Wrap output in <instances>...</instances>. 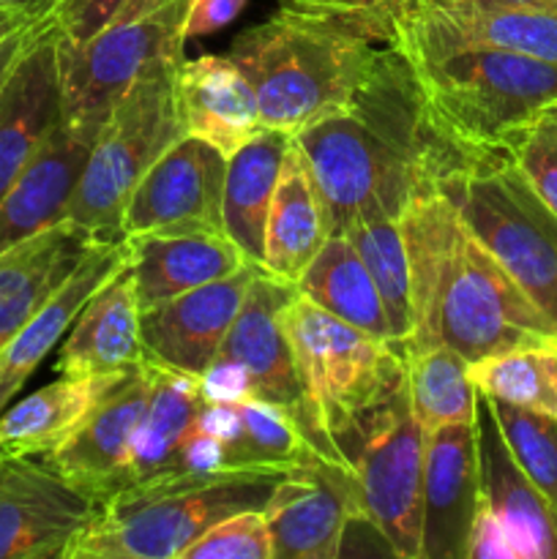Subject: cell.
<instances>
[{"label":"cell","instance_id":"1","mask_svg":"<svg viewBox=\"0 0 557 559\" xmlns=\"http://www.w3.org/2000/svg\"><path fill=\"white\" fill-rule=\"evenodd\" d=\"M328 207L331 235L358 218H402L420 197L475 167L431 112L413 69L393 44L380 49L364 85L344 107L293 134Z\"/></svg>","mask_w":557,"mask_h":559},{"label":"cell","instance_id":"2","mask_svg":"<svg viewBox=\"0 0 557 559\" xmlns=\"http://www.w3.org/2000/svg\"><path fill=\"white\" fill-rule=\"evenodd\" d=\"M413 273L415 325L399 349L442 344L467 364L557 344V328L470 235L446 194L415 200L399 218Z\"/></svg>","mask_w":557,"mask_h":559},{"label":"cell","instance_id":"3","mask_svg":"<svg viewBox=\"0 0 557 559\" xmlns=\"http://www.w3.org/2000/svg\"><path fill=\"white\" fill-rule=\"evenodd\" d=\"M393 47L437 123L478 156L508 153L541 112L557 107V63L470 41L424 3L399 16Z\"/></svg>","mask_w":557,"mask_h":559},{"label":"cell","instance_id":"4","mask_svg":"<svg viewBox=\"0 0 557 559\" xmlns=\"http://www.w3.org/2000/svg\"><path fill=\"white\" fill-rule=\"evenodd\" d=\"M382 47L388 44L353 22L304 0H284L276 14L235 38L229 60L249 80L262 126L293 136L344 107Z\"/></svg>","mask_w":557,"mask_h":559},{"label":"cell","instance_id":"5","mask_svg":"<svg viewBox=\"0 0 557 559\" xmlns=\"http://www.w3.org/2000/svg\"><path fill=\"white\" fill-rule=\"evenodd\" d=\"M287 469L224 467L173 473L107 497L69 559H183L205 530L240 511H262Z\"/></svg>","mask_w":557,"mask_h":559},{"label":"cell","instance_id":"6","mask_svg":"<svg viewBox=\"0 0 557 559\" xmlns=\"http://www.w3.org/2000/svg\"><path fill=\"white\" fill-rule=\"evenodd\" d=\"M284 322L304 393L300 431L317 456L349 467L339 440L402 385V349L328 314L300 293L287 304Z\"/></svg>","mask_w":557,"mask_h":559},{"label":"cell","instance_id":"7","mask_svg":"<svg viewBox=\"0 0 557 559\" xmlns=\"http://www.w3.org/2000/svg\"><path fill=\"white\" fill-rule=\"evenodd\" d=\"M180 63L183 60L156 63L115 104L71 197L69 222L98 238L123 240V213L137 183L164 151L186 136L175 96Z\"/></svg>","mask_w":557,"mask_h":559},{"label":"cell","instance_id":"8","mask_svg":"<svg viewBox=\"0 0 557 559\" xmlns=\"http://www.w3.org/2000/svg\"><path fill=\"white\" fill-rule=\"evenodd\" d=\"M475 240L557 328V213L508 153H495L440 189Z\"/></svg>","mask_w":557,"mask_h":559},{"label":"cell","instance_id":"9","mask_svg":"<svg viewBox=\"0 0 557 559\" xmlns=\"http://www.w3.org/2000/svg\"><path fill=\"white\" fill-rule=\"evenodd\" d=\"M424 440L426 431L410 409L404 382L339 440L358 480L364 513L402 559H420Z\"/></svg>","mask_w":557,"mask_h":559},{"label":"cell","instance_id":"10","mask_svg":"<svg viewBox=\"0 0 557 559\" xmlns=\"http://www.w3.org/2000/svg\"><path fill=\"white\" fill-rule=\"evenodd\" d=\"M191 0H169L140 16L118 20L80 44L58 41L63 120H107L123 93L164 60H183V20Z\"/></svg>","mask_w":557,"mask_h":559},{"label":"cell","instance_id":"11","mask_svg":"<svg viewBox=\"0 0 557 559\" xmlns=\"http://www.w3.org/2000/svg\"><path fill=\"white\" fill-rule=\"evenodd\" d=\"M98 508L44 459L0 453V559H69Z\"/></svg>","mask_w":557,"mask_h":559},{"label":"cell","instance_id":"12","mask_svg":"<svg viewBox=\"0 0 557 559\" xmlns=\"http://www.w3.org/2000/svg\"><path fill=\"white\" fill-rule=\"evenodd\" d=\"M224 175L227 156L218 147L180 136L137 183L123 213V235H224Z\"/></svg>","mask_w":557,"mask_h":559},{"label":"cell","instance_id":"13","mask_svg":"<svg viewBox=\"0 0 557 559\" xmlns=\"http://www.w3.org/2000/svg\"><path fill=\"white\" fill-rule=\"evenodd\" d=\"M358 511L364 506L349 467L311 456L287 469L262 508L271 559H336L344 524Z\"/></svg>","mask_w":557,"mask_h":559},{"label":"cell","instance_id":"14","mask_svg":"<svg viewBox=\"0 0 557 559\" xmlns=\"http://www.w3.org/2000/svg\"><path fill=\"white\" fill-rule=\"evenodd\" d=\"M151 393V371L142 360L126 369L98 396L74 435L42 456L55 473L63 475L98 500L118 495L129 486L131 440L140 424L142 407Z\"/></svg>","mask_w":557,"mask_h":559},{"label":"cell","instance_id":"15","mask_svg":"<svg viewBox=\"0 0 557 559\" xmlns=\"http://www.w3.org/2000/svg\"><path fill=\"white\" fill-rule=\"evenodd\" d=\"M257 271L260 265H246L229 276L142 309L140 336L145 360L183 374H200L222 353Z\"/></svg>","mask_w":557,"mask_h":559},{"label":"cell","instance_id":"16","mask_svg":"<svg viewBox=\"0 0 557 559\" xmlns=\"http://www.w3.org/2000/svg\"><path fill=\"white\" fill-rule=\"evenodd\" d=\"M58 41L52 14H44L0 91V200L63 120Z\"/></svg>","mask_w":557,"mask_h":559},{"label":"cell","instance_id":"17","mask_svg":"<svg viewBox=\"0 0 557 559\" xmlns=\"http://www.w3.org/2000/svg\"><path fill=\"white\" fill-rule=\"evenodd\" d=\"M478 506L475 420L426 431L420 559H467V535Z\"/></svg>","mask_w":557,"mask_h":559},{"label":"cell","instance_id":"18","mask_svg":"<svg viewBox=\"0 0 557 559\" xmlns=\"http://www.w3.org/2000/svg\"><path fill=\"white\" fill-rule=\"evenodd\" d=\"M295 293V284L282 282L260 267L246 289L244 304L218 355L244 364L254 377L257 396L287 409L300 429L306 413L304 393L284 322V311Z\"/></svg>","mask_w":557,"mask_h":559},{"label":"cell","instance_id":"19","mask_svg":"<svg viewBox=\"0 0 557 559\" xmlns=\"http://www.w3.org/2000/svg\"><path fill=\"white\" fill-rule=\"evenodd\" d=\"M98 129V123L71 120L55 126L33 162L0 200V254L52 224L66 222Z\"/></svg>","mask_w":557,"mask_h":559},{"label":"cell","instance_id":"20","mask_svg":"<svg viewBox=\"0 0 557 559\" xmlns=\"http://www.w3.org/2000/svg\"><path fill=\"white\" fill-rule=\"evenodd\" d=\"M481 502L508 530L519 559H557V516L508 451L489 402L475 407Z\"/></svg>","mask_w":557,"mask_h":559},{"label":"cell","instance_id":"21","mask_svg":"<svg viewBox=\"0 0 557 559\" xmlns=\"http://www.w3.org/2000/svg\"><path fill=\"white\" fill-rule=\"evenodd\" d=\"M98 240L107 238L66 218L0 254V349L69 282Z\"/></svg>","mask_w":557,"mask_h":559},{"label":"cell","instance_id":"22","mask_svg":"<svg viewBox=\"0 0 557 559\" xmlns=\"http://www.w3.org/2000/svg\"><path fill=\"white\" fill-rule=\"evenodd\" d=\"M175 96L186 134L218 147L224 156H233L265 129L254 91L229 55L183 60L175 74Z\"/></svg>","mask_w":557,"mask_h":559},{"label":"cell","instance_id":"23","mask_svg":"<svg viewBox=\"0 0 557 559\" xmlns=\"http://www.w3.org/2000/svg\"><path fill=\"white\" fill-rule=\"evenodd\" d=\"M145 360L140 336V304L129 260L93 293L66 333L55 369L60 374L107 377Z\"/></svg>","mask_w":557,"mask_h":559},{"label":"cell","instance_id":"24","mask_svg":"<svg viewBox=\"0 0 557 559\" xmlns=\"http://www.w3.org/2000/svg\"><path fill=\"white\" fill-rule=\"evenodd\" d=\"M126 246L123 240H98L85 260L80 262L69 282L42 306L36 317L0 349V413L14 402L33 371L44 364L49 353L58 347L71 331L80 311L93 298L98 287L109 276L123 267Z\"/></svg>","mask_w":557,"mask_h":559},{"label":"cell","instance_id":"25","mask_svg":"<svg viewBox=\"0 0 557 559\" xmlns=\"http://www.w3.org/2000/svg\"><path fill=\"white\" fill-rule=\"evenodd\" d=\"M140 311L254 265L227 235H123Z\"/></svg>","mask_w":557,"mask_h":559},{"label":"cell","instance_id":"26","mask_svg":"<svg viewBox=\"0 0 557 559\" xmlns=\"http://www.w3.org/2000/svg\"><path fill=\"white\" fill-rule=\"evenodd\" d=\"M328 235H331V222L320 186L300 147L289 140L268 211L262 267L282 282L298 284Z\"/></svg>","mask_w":557,"mask_h":559},{"label":"cell","instance_id":"27","mask_svg":"<svg viewBox=\"0 0 557 559\" xmlns=\"http://www.w3.org/2000/svg\"><path fill=\"white\" fill-rule=\"evenodd\" d=\"M289 140L293 136L284 131L262 129L227 156L222 200L224 235L244 251L246 260L260 267L265 257L268 211Z\"/></svg>","mask_w":557,"mask_h":559},{"label":"cell","instance_id":"28","mask_svg":"<svg viewBox=\"0 0 557 559\" xmlns=\"http://www.w3.org/2000/svg\"><path fill=\"white\" fill-rule=\"evenodd\" d=\"M115 377L60 374V380L9 404L0 413V453L38 459L52 453L74 435Z\"/></svg>","mask_w":557,"mask_h":559},{"label":"cell","instance_id":"29","mask_svg":"<svg viewBox=\"0 0 557 559\" xmlns=\"http://www.w3.org/2000/svg\"><path fill=\"white\" fill-rule=\"evenodd\" d=\"M145 364L151 371V393L131 440L129 486L173 473L180 445L191 435L202 409L194 374H183L151 360Z\"/></svg>","mask_w":557,"mask_h":559},{"label":"cell","instance_id":"30","mask_svg":"<svg viewBox=\"0 0 557 559\" xmlns=\"http://www.w3.org/2000/svg\"><path fill=\"white\" fill-rule=\"evenodd\" d=\"M295 289L311 304L325 309L328 314L391 342V325H388L386 306L377 293L375 278L366 271L364 260L347 235H328Z\"/></svg>","mask_w":557,"mask_h":559},{"label":"cell","instance_id":"31","mask_svg":"<svg viewBox=\"0 0 557 559\" xmlns=\"http://www.w3.org/2000/svg\"><path fill=\"white\" fill-rule=\"evenodd\" d=\"M470 41L557 63V3H424Z\"/></svg>","mask_w":557,"mask_h":559},{"label":"cell","instance_id":"32","mask_svg":"<svg viewBox=\"0 0 557 559\" xmlns=\"http://www.w3.org/2000/svg\"><path fill=\"white\" fill-rule=\"evenodd\" d=\"M404 385L410 409L424 431L451 424H473L478 391L470 380V364L451 347L402 349Z\"/></svg>","mask_w":557,"mask_h":559},{"label":"cell","instance_id":"33","mask_svg":"<svg viewBox=\"0 0 557 559\" xmlns=\"http://www.w3.org/2000/svg\"><path fill=\"white\" fill-rule=\"evenodd\" d=\"M355 251L364 260L366 271L375 278V287L386 306L391 342L402 347L415 325L413 314V273L404 229L399 218H358L344 227Z\"/></svg>","mask_w":557,"mask_h":559},{"label":"cell","instance_id":"34","mask_svg":"<svg viewBox=\"0 0 557 559\" xmlns=\"http://www.w3.org/2000/svg\"><path fill=\"white\" fill-rule=\"evenodd\" d=\"M475 391L557 418V344L519 347L470 364Z\"/></svg>","mask_w":557,"mask_h":559},{"label":"cell","instance_id":"35","mask_svg":"<svg viewBox=\"0 0 557 559\" xmlns=\"http://www.w3.org/2000/svg\"><path fill=\"white\" fill-rule=\"evenodd\" d=\"M240 435L227 445V467L293 469L317 456L287 409L265 399L238 404Z\"/></svg>","mask_w":557,"mask_h":559},{"label":"cell","instance_id":"36","mask_svg":"<svg viewBox=\"0 0 557 559\" xmlns=\"http://www.w3.org/2000/svg\"><path fill=\"white\" fill-rule=\"evenodd\" d=\"M486 402L511 456L557 516V418L495 399Z\"/></svg>","mask_w":557,"mask_h":559},{"label":"cell","instance_id":"37","mask_svg":"<svg viewBox=\"0 0 557 559\" xmlns=\"http://www.w3.org/2000/svg\"><path fill=\"white\" fill-rule=\"evenodd\" d=\"M530 189L557 213V107L541 112L508 147Z\"/></svg>","mask_w":557,"mask_h":559},{"label":"cell","instance_id":"38","mask_svg":"<svg viewBox=\"0 0 557 559\" xmlns=\"http://www.w3.org/2000/svg\"><path fill=\"white\" fill-rule=\"evenodd\" d=\"M183 559H271V535L262 511H240L200 535Z\"/></svg>","mask_w":557,"mask_h":559},{"label":"cell","instance_id":"39","mask_svg":"<svg viewBox=\"0 0 557 559\" xmlns=\"http://www.w3.org/2000/svg\"><path fill=\"white\" fill-rule=\"evenodd\" d=\"M164 3L169 0H55L49 14L63 41L80 44L112 22L140 16Z\"/></svg>","mask_w":557,"mask_h":559},{"label":"cell","instance_id":"40","mask_svg":"<svg viewBox=\"0 0 557 559\" xmlns=\"http://www.w3.org/2000/svg\"><path fill=\"white\" fill-rule=\"evenodd\" d=\"M304 3L353 22L375 41L393 44L399 16L413 9L418 0H304Z\"/></svg>","mask_w":557,"mask_h":559},{"label":"cell","instance_id":"41","mask_svg":"<svg viewBox=\"0 0 557 559\" xmlns=\"http://www.w3.org/2000/svg\"><path fill=\"white\" fill-rule=\"evenodd\" d=\"M202 404H240L257 399V385L251 371L227 355H216L197 374Z\"/></svg>","mask_w":557,"mask_h":559},{"label":"cell","instance_id":"42","mask_svg":"<svg viewBox=\"0 0 557 559\" xmlns=\"http://www.w3.org/2000/svg\"><path fill=\"white\" fill-rule=\"evenodd\" d=\"M467 559H519L508 530L500 519L481 502L467 535Z\"/></svg>","mask_w":557,"mask_h":559},{"label":"cell","instance_id":"43","mask_svg":"<svg viewBox=\"0 0 557 559\" xmlns=\"http://www.w3.org/2000/svg\"><path fill=\"white\" fill-rule=\"evenodd\" d=\"M249 0H191L189 11L183 20V38L186 44L191 38L211 36V33L224 31L244 14Z\"/></svg>","mask_w":557,"mask_h":559},{"label":"cell","instance_id":"44","mask_svg":"<svg viewBox=\"0 0 557 559\" xmlns=\"http://www.w3.org/2000/svg\"><path fill=\"white\" fill-rule=\"evenodd\" d=\"M227 467V445L216 440L213 435L202 429H191L186 442L180 445L178 462L173 473H191V475H211ZM169 473V475H173Z\"/></svg>","mask_w":557,"mask_h":559},{"label":"cell","instance_id":"45","mask_svg":"<svg viewBox=\"0 0 557 559\" xmlns=\"http://www.w3.org/2000/svg\"><path fill=\"white\" fill-rule=\"evenodd\" d=\"M197 429L208 431L224 445L238 440L240 435V413L238 404H202L200 415H197Z\"/></svg>","mask_w":557,"mask_h":559},{"label":"cell","instance_id":"46","mask_svg":"<svg viewBox=\"0 0 557 559\" xmlns=\"http://www.w3.org/2000/svg\"><path fill=\"white\" fill-rule=\"evenodd\" d=\"M42 16L31 20V22H27V25L16 27L14 33H9V36H5L3 41H0V91H3L5 80H9L11 71H14L16 60L22 58L25 47H27V44H31V38H33V33H36V27H38V22H42Z\"/></svg>","mask_w":557,"mask_h":559},{"label":"cell","instance_id":"47","mask_svg":"<svg viewBox=\"0 0 557 559\" xmlns=\"http://www.w3.org/2000/svg\"><path fill=\"white\" fill-rule=\"evenodd\" d=\"M55 5V0H0V9L5 11H20V14L42 16L49 14Z\"/></svg>","mask_w":557,"mask_h":559},{"label":"cell","instance_id":"48","mask_svg":"<svg viewBox=\"0 0 557 559\" xmlns=\"http://www.w3.org/2000/svg\"><path fill=\"white\" fill-rule=\"evenodd\" d=\"M31 20H36V16L20 14V11H5V9H0V41H3V38L9 36V33H14L16 27L27 25V22H31Z\"/></svg>","mask_w":557,"mask_h":559},{"label":"cell","instance_id":"49","mask_svg":"<svg viewBox=\"0 0 557 559\" xmlns=\"http://www.w3.org/2000/svg\"><path fill=\"white\" fill-rule=\"evenodd\" d=\"M418 3H497V5H528V3H557V0H418Z\"/></svg>","mask_w":557,"mask_h":559}]
</instances>
